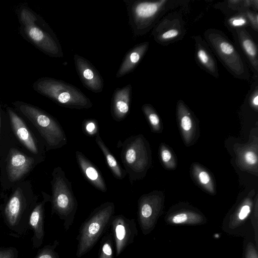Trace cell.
Wrapping results in <instances>:
<instances>
[{"label": "cell", "mask_w": 258, "mask_h": 258, "mask_svg": "<svg viewBox=\"0 0 258 258\" xmlns=\"http://www.w3.org/2000/svg\"><path fill=\"white\" fill-rule=\"evenodd\" d=\"M225 25L232 31L237 29L245 28L250 24L243 11L228 17Z\"/></svg>", "instance_id": "28"}, {"label": "cell", "mask_w": 258, "mask_h": 258, "mask_svg": "<svg viewBox=\"0 0 258 258\" xmlns=\"http://www.w3.org/2000/svg\"><path fill=\"white\" fill-rule=\"evenodd\" d=\"M234 34L235 45L240 50L242 57L251 70L257 76L258 74V49L254 41L245 28L237 29L232 31Z\"/></svg>", "instance_id": "14"}, {"label": "cell", "mask_w": 258, "mask_h": 258, "mask_svg": "<svg viewBox=\"0 0 258 258\" xmlns=\"http://www.w3.org/2000/svg\"><path fill=\"white\" fill-rule=\"evenodd\" d=\"M132 91V87L130 84L114 90L111 99V115L115 121L122 120L128 114Z\"/></svg>", "instance_id": "17"}, {"label": "cell", "mask_w": 258, "mask_h": 258, "mask_svg": "<svg viewBox=\"0 0 258 258\" xmlns=\"http://www.w3.org/2000/svg\"><path fill=\"white\" fill-rule=\"evenodd\" d=\"M181 25L178 20L162 21L156 25L152 35L157 42L163 44L177 39L181 36Z\"/></svg>", "instance_id": "24"}, {"label": "cell", "mask_w": 258, "mask_h": 258, "mask_svg": "<svg viewBox=\"0 0 258 258\" xmlns=\"http://www.w3.org/2000/svg\"><path fill=\"white\" fill-rule=\"evenodd\" d=\"M18 251L13 246L0 247V258H18Z\"/></svg>", "instance_id": "34"}, {"label": "cell", "mask_w": 258, "mask_h": 258, "mask_svg": "<svg viewBox=\"0 0 258 258\" xmlns=\"http://www.w3.org/2000/svg\"><path fill=\"white\" fill-rule=\"evenodd\" d=\"M33 158L17 150L12 149L7 160V170L9 179L12 182L21 179L32 168Z\"/></svg>", "instance_id": "16"}, {"label": "cell", "mask_w": 258, "mask_h": 258, "mask_svg": "<svg viewBox=\"0 0 258 258\" xmlns=\"http://www.w3.org/2000/svg\"><path fill=\"white\" fill-rule=\"evenodd\" d=\"M149 46V42H144L131 49L122 60L116 77L121 78L132 72L144 56Z\"/></svg>", "instance_id": "23"}, {"label": "cell", "mask_w": 258, "mask_h": 258, "mask_svg": "<svg viewBox=\"0 0 258 258\" xmlns=\"http://www.w3.org/2000/svg\"><path fill=\"white\" fill-rule=\"evenodd\" d=\"M244 13L249 21L250 25L257 32V21L258 15L256 12H253L249 9L246 10Z\"/></svg>", "instance_id": "36"}, {"label": "cell", "mask_w": 258, "mask_h": 258, "mask_svg": "<svg viewBox=\"0 0 258 258\" xmlns=\"http://www.w3.org/2000/svg\"><path fill=\"white\" fill-rule=\"evenodd\" d=\"M1 106H0V129H1Z\"/></svg>", "instance_id": "37"}, {"label": "cell", "mask_w": 258, "mask_h": 258, "mask_svg": "<svg viewBox=\"0 0 258 258\" xmlns=\"http://www.w3.org/2000/svg\"><path fill=\"white\" fill-rule=\"evenodd\" d=\"M118 143L120 157L131 183L143 179L151 164V152L146 139L141 134L130 136Z\"/></svg>", "instance_id": "3"}, {"label": "cell", "mask_w": 258, "mask_h": 258, "mask_svg": "<svg viewBox=\"0 0 258 258\" xmlns=\"http://www.w3.org/2000/svg\"><path fill=\"white\" fill-rule=\"evenodd\" d=\"M204 35L208 45L229 72L237 78L249 80L250 74L243 57L226 36L215 29H208Z\"/></svg>", "instance_id": "7"}, {"label": "cell", "mask_w": 258, "mask_h": 258, "mask_svg": "<svg viewBox=\"0 0 258 258\" xmlns=\"http://www.w3.org/2000/svg\"><path fill=\"white\" fill-rule=\"evenodd\" d=\"M115 205L107 202L94 209L81 225L77 240L76 256L80 258L95 246L101 235L111 224Z\"/></svg>", "instance_id": "5"}, {"label": "cell", "mask_w": 258, "mask_h": 258, "mask_svg": "<svg viewBox=\"0 0 258 258\" xmlns=\"http://www.w3.org/2000/svg\"><path fill=\"white\" fill-rule=\"evenodd\" d=\"M33 89L58 105L71 109H88L92 103L77 87L62 80L42 77L36 80Z\"/></svg>", "instance_id": "2"}, {"label": "cell", "mask_w": 258, "mask_h": 258, "mask_svg": "<svg viewBox=\"0 0 258 258\" xmlns=\"http://www.w3.org/2000/svg\"><path fill=\"white\" fill-rule=\"evenodd\" d=\"M35 205L28 200L19 188L10 197L4 206L2 215L11 235L19 238L27 233L29 230V216Z\"/></svg>", "instance_id": "9"}, {"label": "cell", "mask_w": 258, "mask_h": 258, "mask_svg": "<svg viewBox=\"0 0 258 258\" xmlns=\"http://www.w3.org/2000/svg\"><path fill=\"white\" fill-rule=\"evenodd\" d=\"M16 109L37 129L45 141L47 150L61 148L67 144L66 134L59 122L51 115L33 105L17 101Z\"/></svg>", "instance_id": "4"}, {"label": "cell", "mask_w": 258, "mask_h": 258, "mask_svg": "<svg viewBox=\"0 0 258 258\" xmlns=\"http://www.w3.org/2000/svg\"><path fill=\"white\" fill-rule=\"evenodd\" d=\"M112 240L110 235L105 236L101 241L98 258H113Z\"/></svg>", "instance_id": "30"}, {"label": "cell", "mask_w": 258, "mask_h": 258, "mask_svg": "<svg viewBox=\"0 0 258 258\" xmlns=\"http://www.w3.org/2000/svg\"><path fill=\"white\" fill-rule=\"evenodd\" d=\"M160 155L162 163L166 167L173 168L175 166L172 153L168 148L162 146L160 150Z\"/></svg>", "instance_id": "33"}, {"label": "cell", "mask_w": 258, "mask_h": 258, "mask_svg": "<svg viewBox=\"0 0 258 258\" xmlns=\"http://www.w3.org/2000/svg\"><path fill=\"white\" fill-rule=\"evenodd\" d=\"M59 244L57 240L51 244L46 245L39 249L33 258H60L55 249Z\"/></svg>", "instance_id": "29"}, {"label": "cell", "mask_w": 258, "mask_h": 258, "mask_svg": "<svg viewBox=\"0 0 258 258\" xmlns=\"http://www.w3.org/2000/svg\"><path fill=\"white\" fill-rule=\"evenodd\" d=\"M196 42V58L201 67L213 76L219 77L216 60L209 45L199 36L195 37Z\"/></svg>", "instance_id": "22"}, {"label": "cell", "mask_w": 258, "mask_h": 258, "mask_svg": "<svg viewBox=\"0 0 258 258\" xmlns=\"http://www.w3.org/2000/svg\"><path fill=\"white\" fill-rule=\"evenodd\" d=\"M20 33L28 41L45 54L62 57V47L54 32L45 21L30 8L21 6L17 11Z\"/></svg>", "instance_id": "1"}, {"label": "cell", "mask_w": 258, "mask_h": 258, "mask_svg": "<svg viewBox=\"0 0 258 258\" xmlns=\"http://www.w3.org/2000/svg\"><path fill=\"white\" fill-rule=\"evenodd\" d=\"M52 195L50 197L51 214H56L63 221L66 231L72 225L78 208V202L73 192L71 182L62 168L56 167L52 173Z\"/></svg>", "instance_id": "6"}, {"label": "cell", "mask_w": 258, "mask_h": 258, "mask_svg": "<svg viewBox=\"0 0 258 258\" xmlns=\"http://www.w3.org/2000/svg\"><path fill=\"white\" fill-rule=\"evenodd\" d=\"M194 176L198 182L208 191L213 194L215 187L213 180L209 173L199 165L194 166Z\"/></svg>", "instance_id": "26"}, {"label": "cell", "mask_w": 258, "mask_h": 258, "mask_svg": "<svg viewBox=\"0 0 258 258\" xmlns=\"http://www.w3.org/2000/svg\"><path fill=\"white\" fill-rule=\"evenodd\" d=\"M76 158L82 174L90 183L98 190L106 192L107 186L99 169L81 152H76Z\"/></svg>", "instance_id": "20"}, {"label": "cell", "mask_w": 258, "mask_h": 258, "mask_svg": "<svg viewBox=\"0 0 258 258\" xmlns=\"http://www.w3.org/2000/svg\"><path fill=\"white\" fill-rule=\"evenodd\" d=\"M248 234V232H247ZM244 249V258H258V248L251 236H246Z\"/></svg>", "instance_id": "31"}, {"label": "cell", "mask_w": 258, "mask_h": 258, "mask_svg": "<svg viewBox=\"0 0 258 258\" xmlns=\"http://www.w3.org/2000/svg\"><path fill=\"white\" fill-rule=\"evenodd\" d=\"M82 129L84 133L88 136L93 137L99 133L97 121L94 119L85 120L82 124Z\"/></svg>", "instance_id": "32"}, {"label": "cell", "mask_w": 258, "mask_h": 258, "mask_svg": "<svg viewBox=\"0 0 258 258\" xmlns=\"http://www.w3.org/2000/svg\"><path fill=\"white\" fill-rule=\"evenodd\" d=\"M253 207L251 197L242 200L225 217L222 224V230L229 235L246 234L249 228L247 222L250 220Z\"/></svg>", "instance_id": "11"}, {"label": "cell", "mask_w": 258, "mask_h": 258, "mask_svg": "<svg viewBox=\"0 0 258 258\" xmlns=\"http://www.w3.org/2000/svg\"><path fill=\"white\" fill-rule=\"evenodd\" d=\"M74 61L76 70L83 86L94 93L103 90L104 81L99 72L88 59L75 54Z\"/></svg>", "instance_id": "13"}, {"label": "cell", "mask_w": 258, "mask_h": 258, "mask_svg": "<svg viewBox=\"0 0 258 258\" xmlns=\"http://www.w3.org/2000/svg\"><path fill=\"white\" fill-rule=\"evenodd\" d=\"M177 116L184 142L190 145L197 136V126L193 115L182 101L178 102Z\"/></svg>", "instance_id": "21"}, {"label": "cell", "mask_w": 258, "mask_h": 258, "mask_svg": "<svg viewBox=\"0 0 258 258\" xmlns=\"http://www.w3.org/2000/svg\"><path fill=\"white\" fill-rule=\"evenodd\" d=\"M142 110L148 120L151 128L154 132H160L161 130L160 119L153 106L149 104H145Z\"/></svg>", "instance_id": "27"}, {"label": "cell", "mask_w": 258, "mask_h": 258, "mask_svg": "<svg viewBox=\"0 0 258 258\" xmlns=\"http://www.w3.org/2000/svg\"><path fill=\"white\" fill-rule=\"evenodd\" d=\"M165 221L167 224L174 226L200 225L205 224L207 219L197 210L183 208L168 213Z\"/></svg>", "instance_id": "18"}, {"label": "cell", "mask_w": 258, "mask_h": 258, "mask_svg": "<svg viewBox=\"0 0 258 258\" xmlns=\"http://www.w3.org/2000/svg\"><path fill=\"white\" fill-rule=\"evenodd\" d=\"M7 110L12 127L19 140L31 153L34 154H38L37 143L25 122L13 109L8 107Z\"/></svg>", "instance_id": "19"}, {"label": "cell", "mask_w": 258, "mask_h": 258, "mask_svg": "<svg viewBox=\"0 0 258 258\" xmlns=\"http://www.w3.org/2000/svg\"><path fill=\"white\" fill-rule=\"evenodd\" d=\"M114 238L116 255L119 256L132 244L138 235L134 219H129L121 214L113 216L111 220Z\"/></svg>", "instance_id": "12"}, {"label": "cell", "mask_w": 258, "mask_h": 258, "mask_svg": "<svg viewBox=\"0 0 258 258\" xmlns=\"http://www.w3.org/2000/svg\"><path fill=\"white\" fill-rule=\"evenodd\" d=\"M124 2L126 6L129 24L136 37L146 34L154 26L169 2L167 0H125Z\"/></svg>", "instance_id": "8"}, {"label": "cell", "mask_w": 258, "mask_h": 258, "mask_svg": "<svg viewBox=\"0 0 258 258\" xmlns=\"http://www.w3.org/2000/svg\"><path fill=\"white\" fill-rule=\"evenodd\" d=\"M95 142L101 150L106 163L114 177L117 179H123L126 175V172L124 169L121 168L119 162L105 145L100 137L99 133L96 136Z\"/></svg>", "instance_id": "25"}, {"label": "cell", "mask_w": 258, "mask_h": 258, "mask_svg": "<svg viewBox=\"0 0 258 258\" xmlns=\"http://www.w3.org/2000/svg\"><path fill=\"white\" fill-rule=\"evenodd\" d=\"M243 158L244 161L248 165L253 166L257 163V156L254 151L247 150L244 153Z\"/></svg>", "instance_id": "35"}, {"label": "cell", "mask_w": 258, "mask_h": 258, "mask_svg": "<svg viewBox=\"0 0 258 258\" xmlns=\"http://www.w3.org/2000/svg\"><path fill=\"white\" fill-rule=\"evenodd\" d=\"M50 200V197L44 194L43 200L36 204L29 219V228L33 232L32 237V247L37 248L41 246L44 237V205Z\"/></svg>", "instance_id": "15"}, {"label": "cell", "mask_w": 258, "mask_h": 258, "mask_svg": "<svg viewBox=\"0 0 258 258\" xmlns=\"http://www.w3.org/2000/svg\"><path fill=\"white\" fill-rule=\"evenodd\" d=\"M163 199L160 194L153 191L141 196L138 201V221L144 235L155 228L162 214Z\"/></svg>", "instance_id": "10"}]
</instances>
